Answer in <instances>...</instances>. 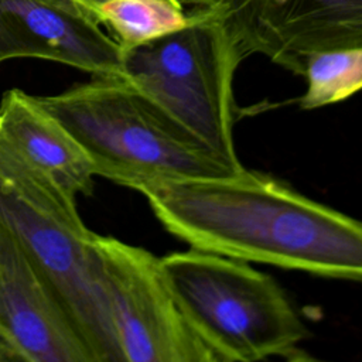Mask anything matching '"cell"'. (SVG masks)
<instances>
[{
	"mask_svg": "<svg viewBox=\"0 0 362 362\" xmlns=\"http://www.w3.org/2000/svg\"><path fill=\"white\" fill-rule=\"evenodd\" d=\"M24 362L16 346L0 332V362Z\"/></svg>",
	"mask_w": 362,
	"mask_h": 362,
	"instance_id": "4fadbf2b",
	"label": "cell"
},
{
	"mask_svg": "<svg viewBox=\"0 0 362 362\" xmlns=\"http://www.w3.org/2000/svg\"><path fill=\"white\" fill-rule=\"evenodd\" d=\"M0 332L24 362H93L54 287L1 222Z\"/></svg>",
	"mask_w": 362,
	"mask_h": 362,
	"instance_id": "9c48e42d",
	"label": "cell"
},
{
	"mask_svg": "<svg viewBox=\"0 0 362 362\" xmlns=\"http://www.w3.org/2000/svg\"><path fill=\"white\" fill-rule=\"evenodd\" d=\"M177 4L185 8L191 6L192 8H219L223 0H174Z\"/></svg>",
	"mask_w": 362,
	"mask_h": 362,
	"instance_id": "5bb4252c",
	"label": "cell"
},
{
	"mask_svg": "<svg viewBox=\"0 0 362 362\" xmlns=\"http://www.w3.org/2000/svg\"><path fill=\"white\" fill-rule=\"evenodd\" d=\"M303 76L307 88L300 99L303 109L338 103L362 90V47L311 57Z\"/></svg>",
	"mask_w": 362,
	"mask_h": 362,
	"instance_id": "7c38bea8",
	"label": "cell"
},
{
	"mask_svg": "<svg viewBox=\"0 0 362 362\" xmlns=\"http://www.w3.org/2000/svg\"><path fill=\"white\" fill-rule=\"evenodd\" d=\"M95 16L107 27L123 55L192 21V11L171 0H106L95 8Z\"/></svg>",
	"mask_w": 362,
	"mask_h": 362,
	"instance_id": "8fae6325",
	"label": "cell"
},
{
	"mask_svg": "<svg viewBox=\"0 0 362 362\" xmlns=\"http://www.w3.org/2000/svg\"><path fill=\"white\" fill-rule=\"evenodd\" d=\"M245 58L218 8H194L184 28L123 55L124 76L229 167L242 170L233 141V76Z\"/></svg>",
	"mask_w": 362,
	"mask_h": 362,
	"instance_id": "5b68a950",
	"label": "cell"
},
{
	"mask_svg": "<svg viewBox=\"0 0 362 362\" xmlns=\"http://www.w3.org/2000/svg\"><path fill=\"white\" fill-rule=\"evenodd\" d=\"M160 263L184 320L216 362L290 358L308 337L281 287L243 260L191 247Z\"/></svg>",
	"mask_w": 362,
	"mask_h": 362,
	"instance_id": "277c9868",
	"label": "cell"
},
{
	"mask_svg": "<svg viewBox=\"0 0 362 362\" xmlns=\"http://www.w3.org/2000/svg\"><path fill=\"white\" fill-rule=\"evenodd\" d=\"M78 3H81L85 8H88L93 16H95V8L99 6V4H102L103 1H106V0H76ZM171 1H174V0H171ZM175 3V1H174ZM177 4V3H175ZM180 6V4H178ZM96 17V16H95ZM98 20V18H96ZM100 24V23H99Z\"/></svg>",
	"mask_w": 362,
	"mask_h": 362,
	"instance_id": "9a60e30c",
	"label": "cell"
},
{
	"mask_svg": "<svg viewBox=\"0 0 362 362\" xmlns=\"http://www.w3.org/2000/svg\"><path fill=\"white\" fill-rule=\"evenodd\" d=\"M218 10L245 58L301 76L314 55L362 47V0H223Z\"/></svg>",
	"mask_w": 362,
	"mask_h": 362,
	"instance_id": "52a82bcc",
	"label": "cell"
},
{
	"mask_svg": "<svg viewBox=\"0 0 362 362\" xmlns=\"http://www.w3.org/2000/svg\"><path fill=\"white\" fill-rule=\"evenodd\" d=\"M191 247L322 277L362 281V221L256 171L139 189Z\"/></svg>",
	"mask_w": 362,
	"mask_h": 362,
	"instance_id": "6da1fadb",
	"label": "cell"
},
{
	"mask_svg": "<svg viewBox=\"0 0 362 362\" xmlns=\"http://www.w3.org/2000/svg\"><path fill=\"white\" fill-rule=\"evenodd\" d=\"M0 222L54 287L93 362H122L93 232L71 198L0 132Z\"/></svg>",
	"mask_w": 362,
	"mask_h": 362,
	"instance_id": "3957f363",
	"label": "cell"
},
{
	"mask_svg": "<svg viewBox=\"0 0 362 362\" xmlns=\"http://www.w3.org/2000/svg\"><path fill=\"white\" fill-rule=\"evenodd\" d=\"M17 58L124 75L119 44L76 0H0V64Z\"/></svg>",
	"mask_w": 362,
	"mask_h": 362,
	"instance_id": "ba28073f",
	"label": "cell"
},
{
	"mask_svg": "<svg viewBox=\"0 0 362 362\" xmlns=\"http://www.w3.org/2000/svg\"><path fill=\"white\" fill-rule=\"evenodd\" d=\"M0 132L33 165L49 175L71 198L92 195L93 163L72 136L38 100L11 88L0 99Z\"/></svg>",
	"mask_w": 362,
	"mask_h": 362,
	"instance_id": "30bf717a",
	"label": "cell"
},
{
	"mask_svg": "<svg viewBox=\"0 0 362 362\" xmlns=\"http://www.w3.org/2000/svg\"><path fill=\"white\" fill-rule=\"evenodd\" d=\"M38 100L82 144L96 175L136 191L164 181L240 171L229 167L124 75L93 76L61 93L38 96Z\"/></svg>",
	"mask_w": 362,
	"mask_h": 362,
	"instance_id": "7a4b0ae2",
	"label": "cell"
},
{
	"mask_svg": "<svg viewBox=\"0 0 362 362\" xmlns=\"http://www.w3.org/2000/svg\"><path fill=\"white\" fill-rule=\"evenodd\" d=\"M93 246L122 362H216L184 320L160 257L96 233Z\"/></svg>",
	"mask_w": 362,
	"mask_h": 362,
	"instance_id": "8992f818",
	"label": "cell"
}]
</instances>
